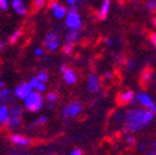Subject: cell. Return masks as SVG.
Masks as SVG:
<instances>
[{
  "label": "cell",
  "instance_id": "cell-1",
  "mask_svg": "<svg viewBox=\"0 0 156 155\" xmlns=\"http://www.w3.org/2000/svg\"><path fill=\"white\" fill-rule=\"evenodd\" d=\"M145 110L143 109H135V110H129L125 116V128L126 131L136 132L140 128H143L147 124L144 120Z\"/></svg>",
  "mask_w": 156,
  "mask_h": 155
},
{
  "label": "cell",
  "instance_id": "cell-2",
  "mask_svg": "<svg viewBox=\"0 0 156 155\" xmlns=\"http://www.w3.org/2000/svg\"><path fill=\"white\" fill-rule=\"evenodd\" d=\"M24 105L26 109L30 112H38L43 106V98L41 93L38 91H32V92L24 99Z\"/></svg>",
  "mask_w": 156,
  "mask_h": 155
},
{
  "label": "cell",
  "instance_id": "cell-3",
  "mask_svg": "<svg viewBox=\"0 0 156 155\" xmlns=\"http://www.w3.org/2000/svg\"><path fill=\"white\" fill-rule=\"evenodd\" d=\"M66 26L68 29H81L82 19L78 12L76 6H70V9L68 10V13L66 16Z\"/></svg>",
  "mask_w": 156,
  "mask_h": 155
},
{
  "label": "cell",
  "instance_id": "cell-4",
  "mask_svg": "<svg viewBox=\"0 0 156 155\" xmlns=\"http://www.w3.org/2000/svg\"><path fill=\"white\" fill-rule=\"evenodd\" d=\"M60 45H61V39L59 37L57 32H54V31H51V32H49L47 36L44 37L43 39V45H44V48L49 51V52H54V51H57L58 49L60 48Z\"/></svg>",
  "mask_w": 156,
  "mask_h": 155
},
{
  "label": "cell",
  "instance_id": "cell-5",
  "mask_svg": "<svg viewBox=\"0 0 156 155\" xmlns=\"http://www.w3.org/2000/svg\"><path fill=\"white\" fill-rule=\"evenodd\" d=\"M82 109H83V105H82L81 102L78 101V100H74V101H71L64 106L62 111V115L64 119H72V117H75L76 115L81 113Z\"/></svg>",
  "mask_w": 156,
  "mask_h": 155
},
{
  "label": "cell",
  "instance_id": "cell-6",
  "mask_svg": "<svg viewBox=\"0 0 156 155\" xmlns=\"http://www.w3.org/2000/svg\"><path fill=\"white\" fill-rule=\"evenodd\" d=\"M60 70L63 73V79H64L66 84L73 85V84L76 83V81H78V75H76V73H75V71L72 68H70V67L66 66V64H63V66H61Z\"/></svg>",
  "mask_w": 156,
  "mask_h": 155
},
{
  "label": "cell",
  "instance_id": "cell-7",
  "mask_svg": "<svg viewBox=\"0 0 156 155\" xmlns=\"http://www.w3.org/2000/svg\"><path fill=\"white\" fill-rule=\"evenodd\" d=\"M31 92H32V87L30 85V83L29 82H22V83L19 84L18 87H16L13 93L18 99L24 100Z\"/></svg>",
  "mask_w": 156,
  "mask_h": 155
},
{
  "label": "cell",
  "instance_id": "cell-8",
  "mask_svg": "<svg viewBox=\"0 0 156 155\" xmlns=\"http://www.w3.org/2000/svg\"><path fill=\"white\" fill-rule=\"evenodd\" d=\"M11 7L12 9L15 10L16 13L21 16V17L28 15V8L26 2H24V0H12Z\"/></svg>",
  "mask_w": 156,
  "mask_h": 155
},
{
  "label": "cell",
  "instance_id": "cell-9",
  "mask_svg": "<svg viewBox=\"0 0 156 155\" xmlns=\"http://www.w3.org/2000/svg\"><path fill=\"white\" fill-rule=\"evenodd\" d=\"M87 88L91 93H96L100 89V79L96 74H90L87 81Z\"/></svg>",
  "mask_w": 156,
  "mask_h": 155
},
{
  "label": "cell",
  "instance_id": "cell-10",
  "mask_svg": "<svg viewBox=\"0 0 156 155\" xmlns=\"http://www.w3.org/2000/svg\"><path fill=\"white\" fill-rule=\"evenodd\" d=\"M110 8H111V0H103L102 5L100 7L96 18L99 19L100 21H103L106 19L108 12H110Z\"/></svg>",
  "mask_w": 156,
  "mask_h": 155
},
{
  "label": "cell",
  "instance_id": "cell-11",
  "mask_svg": "<svg viewBox=\"0 0 156 155\" xmlns=\"http://www.w3.org/2000/svg\"><path fill=\"white\" fill-rule=\"evenodd\" d=\"M133 103H136V102H138L140 104H142L143 106L145 107H148L152 103H153V100H152V98H151L148 94H146V93H137L135 96H134V99L132 100Z\"/></svg>",
  "mask_w": 156,
  "mask_h": 155
},
{
  "label": "cell",
  "instance_id": "cell-12",
  "mask_svg": "<svg viewBox=\"0 0 156 155\" xmlns=\"http://www.w3.org/2000/svg\"><path fill=\"white\" fill-rule=\"evenodd\" d=\"M80 39V31L76 29H69L64 34V41L66 43H75Z\"/></svg>",
  "mask_w": 156,
  "mask_h": 155
},
{
  "label": "cell",
  "instance_id": "cell-13",
  "mask_svg": "<svg viewBox=\"0 0 156 155\" xmlns=\"http://www.w3.org/2000/svg\"><path fill=\"white\" fill-rule=\"evenodd\" d=\"M11 141H12V143L18 146H28V145H30V143H31V141L29 140L28 137L23 136V135H20V134L12 135Z\"/></svg>",
  "mask_w": 156,
  "mask_h": 155
},
{
  "label": "cell",
  "instance_id": "cell-14",
  "mask_svg": "<svg viewBox=\"0 0 156 155\" xmlns=\"http://www.w3.org/2000/svg\"><path fill=\"white\" fill-rule=\"evenodd\" d=\"M9 122V107L3 103H0V124Z\"/></svg>",
  "mask_w": 156,
  "mask_h": 155
},
{
  "label": "cell",
  "instance_id": "cell-15",
  "mask_svg": "<svg viewBox=\"0 0 156 155\" xmlns=\"http://www.w3.org/2000/svg\"><path fill=\"white\" fill-rule=\"evenodd\" d=\"M134 92H133L132 90H127V91H124V92L120 93V96H119V101L121 103H129V102H132V100L134 99Z\"/></svg>",
  "mask_w": 156,
  "mask_h": 155
},
{
  "label": "cell",
  "instance_id": "cell-16",
  "mask_svg": "<svg viewBox=\"0 0 156 155\" xmlns=\"http://www.w3.org/2000/svg\"><path fill=\"white\" fill-rule=\"evenodd\" d=\"M66 13H68V10H66V7L62 6L61 3L57 7V8L52 9V15H53L54 18H57V19H63V18H66Z\"/></svg>",
  "mask_w": 156,
  "mask_h": 155
},
{
  "label": "cell",
  "instance_id": "cell-17",
  "mask_svg": "<svg viewBox=\"0 0 156 155\" xmlns=\"http://www.w3.org/2000/svg\"><path fill=\"white\" fill-rule=\"evenodd\" d=\"M10 98V90L8 88L3 87L0 89V103H6Z\"/></svg>",
  "mask_w": 156,
  "mask_h": 155
},
{
  "label": "cell",
  "instance_id": "cell-18",
  "mask_svg": "<svg viewBox=\"0 0 156 155\" xmlns=\"http://www.w3.org/2000/svg\"><path fill=\"white\" fill-rule=\"evenodd\" d=\"M23 113V110L21 106H13L12 109H9V117H18L20 119V116Z\"/></svg>",
  "mask_w": 156,
  "mask_h": 155
},
{
  "label": "cell",
  "instance_id": "cell-19",
  "mask_svg": "<svg viewBox=\"0 0 156 155\" xmlns=\"http://www.w3.org/2000/svg\"><path fill=\"white\" fill-rule=\"evenodd\" d=\"M21 33H22V30H21V29H17V30H16L15 32H13L11 34V36H10V38H9V43H11V45L16 43V42H17L19 40V38H20Z\"/></svg>",
  "mask_w": 156,
  "mask_h": 155
},
{
  "label": "cell",
  "instance_id": "cell-20",
  "mask_svg": "<svg viewBox=\"0 0 156 155\" xmlns=\"http://www.w3.org/2000/svg\"><path fill=\"white\" fill-rule=\"evenodd\" d=\"M45 2H47V0H33V10H40L42 7L44 6Z\"/></svg>",
  "mask_w": 156,
  "mask_h": 155
},
{
  "label": "cell",
  "instance_id": "cell-21",
  "mask_svg": "<svg viewBox=\"0 0 156 155\" xmlns=\"http://www.w3.org/2000/svg\"><path fill=\"white\" fill-rule=\"evenodd\" d=\"M73 49H74V43H66L62 48V52L64 54H70L72 53Z\"/></svg>",
  "mask_w": 156,
  "mask_h": 155
},
{
  "label": "cell",
  "instance_id": "cell-22",
  "mask_svg": "<svg viewBox=\"0 0 156 155\" xmlns=\"http://www.w3.org/2000/svg\"><path fill=\"white\" fill-rule=\"evenodd\" d=\"M147 10H150L151 12L156 11V0H148V2L146 3Z\"/></svg>",
  "mask_w": 156,
  "mask_h": 155
},
{
  "label": "cell",
  "instance_id": "cell-23",
  "mask_svg": "<svg viewBox=\"0 0 156 155\" xmlns=\"http://www.w3.org/2000/svg\"><path fill=\"white\" fill-rule=\"evenodd\" d=\"M48 122V116H40L33 122V125H41V124H44V123Z\"/></svg>",
  "mask_w": 156,
  "mask_h": 155
},
{
  "label": "cell",
  "instance_id": "cell-24",
  "mask_svg": "<svg viewBox=\"0 0 156 155\" xmlns=\"http://www.w3.org/2000/svg\"><path fill=\"white\" fill-rule=\"evenodd\" d=\"M47 100L49 101V103H54L58 100V94L55 92H50L47 96Z\"/></svg>",
  "mask_w": 156,
  "mask_h": 155
},
{
  "label": "cell",
  "instance_id": "cell-25",
  "mask_svg": "<svg viewBox=\"0 0 156 155\" xmlns=\"http://www.w3.org/2000/svg\"><path fill=\"white\" fill-rule=\"evenodd\" d=\"M37 77H38V79H39L41 82H44L45 83V82L48 81V73H47L45 71H40Z\"/></svg>",
  "mask_w": 156,
  "mask_h": 155
},
{
  "label": "cell",
  "instance_id": "cell-26",
  "mask_svg": "<svg viewBox=\"0 0 156 155\" xmlns=\"http://www.w3.org/2000/svg\"><path fill=\"white\" fill-rule=\"evenodd\" d=\"M150 79H151V70L150 69H146L142 73V80L144 81V82H147V81H150Z\"/></svg>",
  "mask_w": 156,
  "mask_h": 155
},
{
  "label": "cell",
  "instance_id": "cell-27",
  "mask_svg": "<svg viewBox=\"0 0 156 155\" xmlns=\"http://www.w3.org/2000/svg\"><path fill=\"white\" fill-rule=\"evenodd\" d=\"M45 89H47V87H45V83L44 82H41V81H39L38 82V84H37L36 87H34V90L36 91H38V92H43V91H45Z\"/></svg>",
  "mask_w": 156,
  "mask_h": 155
},
{
  "label": "cell",
  "instance_id": "cell-28",
  "mask_svg": "<svg viewBox=\"0 0 156 155\" xmlns=\"http://www.w3.org/2000/svg\"><path fill=\"white\" fill-rule=\"evenodd\" d=\"M9 8V0H0V10L7 11Z\"/></svg>",
  "mask_w": 156,
  "mask_h": 155
},
{
  "label": "cell",
  "instance_id": "cell-29",
  "mask_svg": "<svg viewBox=\"0 0 156 155\" xmlns=\"http://www.w3.org/2000/svg\"><path fill=\"white\" fill-rule=\"evenodd\" d=\"M126 142H127V144L131 146L135 145V139H134L132 135H129V136L126 137Z\"/></svg>",
  "mask_w": 156,
  "mask_h": 155
},
{
  "label": "cell",
  "instance_id": "cell-30",
  "mask_svg": "<svg viewBox=\"0 0 156 155\" xmlns=\"http://www.w3.org/2000/svg\"><path fill=\"white\" fill-rule=\"evenodd\" d=\"M60 5V2L58 1V0H51L50 2H49V7L51 8V9H54V8H57L58 6Z\"/></svg>",
  "mask_w": 156,
  "mask_h": 155
},
{
  "label": "cell",
  "instance_id": "cell-31",
  "mask_svg": "<svg viewBox=\"0 0 156 155\" xmlns=\"http://www.w3.org/2000/svg\"><path fill=\"white\" fill-rule=\"evenodd\" d=\"M42 54H43V48H37L34 50V56L37 57H41Z\"/></svg>",
  "mask_w": 156,
  "mask_h": 155
},
{
  "label": "cell",
  "instance_id": "cell-32",
  "mask_svg": "<svg viewBox=\"0 0 156 155\" xmlns=\"http://www.w3.org/2000/svg\"><path fill=\"white\" fill-rule=\"evenodd\" d=\"M147 109H148V111H151V112H152L153 114H155V113H156V104L154 103V102L150 105V106L147 107Z\"/></svg>",
  "mask_w": 156,
  "mask_h": 155
},
{
  "label": "cell",
  "instance_id": "cell-33",
  "mask_svg": "<svg viewBox=\"0 0 156 155\" xmlns=\"http://www.w3.org/2000/svg\"><path fill=\"white\" fill-rule=\"evenodd\" d=\"M150 39H151V41H152V43L154 45V47L156 48V33H151Z\"/></svg>",
  "mask_w": 156,
  "mask_h": 155
},
{
  "label": "cell",
  "instance_id": "cell-34",
  "mask_svg": "<svg viewBox=\"0 0 156 155\" xmlns=\"http://www.w3.org/2000/svg\"><path fill=\"white\" fill-rule=\"evenodd\" d=\"M70 155H82V151L81 150H79V149H75V150H73L72 152L70 153Z\"/></svg>",
  "mask_w": 156,
  "mask_h": 155
},
{
  "label": "cell",
  "instance_id": "cell-35",
  "mask_svg": "<svg viewBox=\"0 0 156 155\" xmlns=\"http://www.w3.org/2000/svg\"><path fill=\"white\" fill-rule=\"evenodd\" d=\"M134 66H135V64H134V61H132V60H129V62H127V69H129V70H132V69L134 68Z\"/></svg>",
  "mask_w": 156,
  "mask_h": 155
},
{
  "label": "cell",
  "instance_id": "cell-36",
  "mask_svg": "<svg viewBox=\"0 0 156 155\" xmlns=\"http://www.w3.org/2000/svg\"><path fill=\"white\" fill-rule=\"evenodd\" d=\"M76 1H78V0H66V2L69 3V6H75Z\"/></svg>",
  "mask_w": 156,
  "mask_h": 155
},
{
  "label": "cell",
  "instance_id": "cell-37",
  "mask_svg": "<svg viewBox=\"0 0 156 155\" xmlns=\"http://www.w3.org/2000/svg\"><path fill=\"white\" fill-rule=\"evenodd\" d=\"M105 77H106V79H108V80H111L112 78H113V73H112V72H108V73L105 74Z\"/></svg>",
  "mask_w": 156,
  "mask_h": 155
},
{
  "label": "cell",
  "instance_id": "cell-38",
  "mask_svg": "<svg viewBox=\"0 0 156 155\" xmlns=\"http://www.w3.org/2000/svg\"><path fill=\"white\" fill-rule=\"evenodd\" d=\"M105 42H106V45H113V41H112L111 39H106V40H105Z\"/></svg>",
  "mask_w": 156,
  "mask_h": 155
},
{
  "label": "cell",
  "instance_id": "cell-39",
  "mask_svg": "<svg viewBox=\"0 0 156 155\" xmlns=\"http://www.w3.org/2000/svg\"><path fill=\"white\" fill-rule=\"evenodd\" d=\"M147 154L148 155H156V151H154V150H150V151L147 152Z\"/></svg>",
  "mask_w": 156,
  "mask_h": 155
},
{
  "label": "cell",
  "instance_id": "cell-40",
  "mask_svg": "<svg viewBox=\"0 0 156 155\" xmlns=\"http://www.w3.org/2000/svg\"><path fill=\"white\" fill-rule=\"evenodd\" d=\"M5 45H6V43H5V42H0V52L2 51L3 48H5Z\"/></svg>",
  "mask_w": 156,
  "mask_h": 155
},
{
  "label": "cell",
  "instance_id": "cell-41",
  "mask_svg": "<svg viewBox=\"0 0 156 155\" xmlns=\"http://www.w3.org/2000/svg\"><path fill=\"white\" fill-rule=\"evenodd\" d=\"M3 87H5V82L2 80H0V89H2Z\"/></svg>",
  "mask_w": 156,
  "mask_h": 155
},
{
  "label": "cell",
  "instance_id": "cell-42",
  "mask_svg": "<svg viewBox=\"0 0 156 155\" xmlns=\"http://www.w3.org/2000/svg\"><path fill=\"white\" fill-rule=\"evenodd\" d=\"M153 24H154V27L156 28V17H154L153 18Z\"/></svg>",
  "mask_w": 156,
  "mask_h": 155
},
{
  "label": "cell",
  "instance_id": "cell-43",
  "mask_svg": "<svg viewBox=\"0 0 156 155\" xmlns=\"http://www.w3.org/2000/svg\"><path fill=\"white\" fill-rule=\"evenodd\" d=\"M141 150H145V144H142V145H141Z\"/></svg>",
  "mask_w": 156,
  "mask_h": 155
},
{
  "label": "cell",
  "instance_id": "cell-44",
  "mask_svg": "<svg viewBox=\"0 0 156 155\" xmlns=\"http://www.w3.org/2000/svg\"><path fill=\"white\" fill-rule=\"evenodd\" d=\"M49 107H53V103H49Z\"/></svg>",
  "mask_w": 156,
  "mask_h": 155
},
{
  "label": "cell",
  "instance_id": "cell-45",
  "mask_svg": "<svg viewBox=\"0 0 156 155\" xmlns=\"http://www.w3.org/2000/svg\"><path fill=\"white\" fill-rule=\"evenodd\" d=\"M153 145H154V147H155V149H156V141H155V142H154V144H153Z\"/></svg>",
  "mask_w": 156,
  "mask_h": 155
}]
</instances>
